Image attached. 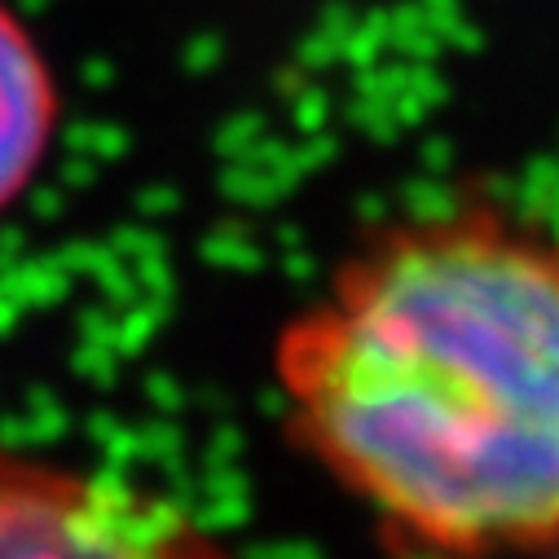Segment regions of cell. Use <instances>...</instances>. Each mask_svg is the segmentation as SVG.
<instances>
[{
  "mask_svg": "<svg viewBox=\"0 0 559 559\" xmlns=\"http://www.w3.org/2000/svg\"><path fill=\"white\" fill-rule=\"evenodd\" d=\"M62 123L58 71L32 23L0 0V216L40 181Z\"/></svg>",
  "mask_w": 559,
  "mask_h": 559,
  "instance_id": "3",
  "label": "cell"
},
{
  "mask_svg": "<svg viewBox=\"0 0 559 559\" xmlns=\"http://www.w3.org/2000/svg\"><path fill=\"white\" fill-rule=\"evenodd\" d=\"M0 559H234L181 502L0 437Z\"/></svg>",
  "mask_w": 559,
  "mask_h": 559,
  "instance_id": "2",
  "label": "cell"
},
{
  "mask_svg": "<svg viewBox=\"0 0 559 559\" xmlns=\"http://www.w3.org/2000/svg\"><path fill=\"white\" fill-rule=\"evenodd\" d=\"M546 559H559V546H555V550H550V555H546Z\"/></svg>",
  "mask_w": 559,
  "mask_h": 559,
  "instance_id": "4",
  "label": "cell"
},
{
  "mask_svg": "<svg viewBox=\"0 0 559 559\" xmlns=\"http://www.w3.org/2000/svg\"><path fill=\"white\" fill-rule=\"evenodd\" d=\"M292 445L396 550L559 546V221L498 194L370 225L269 353Z\"/></svg>",
  "mask_w": 559,
  "mask_h": 559,
  "instance_id": "1",
  "label": "cell"
}]
</instances>
